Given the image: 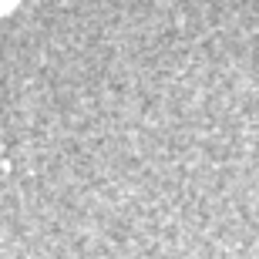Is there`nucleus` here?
Listing matches in <instances>:
<instances>
[{
	"label": "nucleus",
	"mask_w": 259,
	"mask_h": 259,
	"mask_svg": "<svg viewBox=\"0 0 259 259\" xmlns=\"http://www.w3.org/2000/svg\"><path fill=\"white\" fill-rule=\"evenodd\" d=\"M10 4H14V0H0V10H7Z\"/></svg>",
	"instance_id": "f257e3e1"
}]
</instances>
